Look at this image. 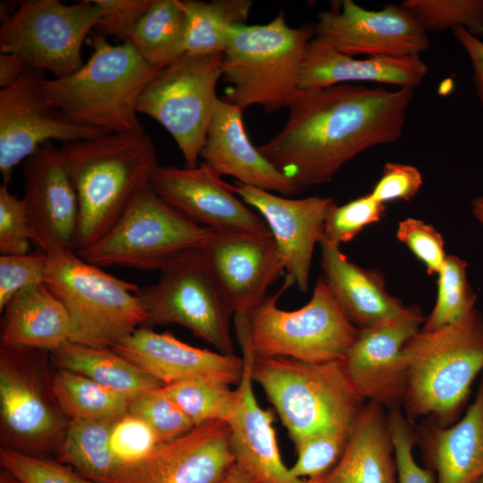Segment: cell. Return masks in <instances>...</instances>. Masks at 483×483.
<instances>
[{
  "label": "cell",
  "mask_w": 483,
  "mask_h": 483,
  "mask_svg": "<svg viewBox=\"0 0 483 483\" xmlns=\"http://www.w3.org/2000/svg\"><path fill=\"white\" fill-rule=\"evenodd\" d=\"M43 71L30 70L12 86L0 89V171L8 184L13 168L41 145L64 144L108 132L65 119L44 97Z\"/></svg>",
  "instance_id": "obj_14"
},
{
  "label": "cell",
  "mask_w": 483,
  "mask_h": 483,
  "mask_svg": "<svg viewBox=\"0 0 483 483\" xmlns=\"http://www.w3.org/2000/svg\"><path fill=\"white\" fill-rule=\"evenodd\" d=\"M156 283L135 295L145 312L141 326L177 324L224 354H234L232 313L225 304L203 249L185 250L166 262Z\"/></svg>",
  "instance_id": "obj_10"
},
{
  "label": "cell",
  "mask_w": 483,
  "mask_h": 483,
  "mask_svg": "<svg viewBox=\"0 0 483 483\" xmlns=\"http://www.w3.org/2000/svg\"><path fill=\"white\" fill-rule=\"evenodd\" d=\"M320 264L323 278L346 318L365 328L402 313L407 307L389 294L384 275L350 261L339 246L323 239Z\"/></svg>",
  "instance_id": "obj_27"
},
{
  "label": "cell",
  "mask_w": 483,
  "mask_h": 483,
  "mask_svg": "<svg viewBox=\"0 0 483 483\" xmlns=\"http://www.w3.org/2000/svg\"><path fill=\"white\" fill-rule=\"evenodd\" d=\"M390 430L394 445L398 483H436L435 473L419 466L413 457L417 445V427L402 409L387 411Z\"/></svg>",
  "instance_id": "obj_43"
},
{
  "label": "cell",
  "mask_w": 483,
  "mask_h": 483,
  "mask_svg": "<svg viewBox=\"0 0 483 483\" xmlns=\"http://www.w3.org/2000/svg\"><path fill=\"white\" fill-rule=\"evenodd\" d=\"M2 311L1 343L52 352L71 340L69 313L44 283L17 292Z\"/></svg>",
  "instance_id": "obj_29"
},
{
  "label": "cell",
  "mask_w": 483,
  "mask_h": 483,
  "mask_svg": "<svg viewBox=\"0 0 483 483\" xmlns=\"http://www.w3.org/2000/svg\"><path fill=\"white\" fill-rule=\"evenodd\" d=\"M203 250L220 295L234 316L249 317L285 272L271 233L214 232Z\"/></svg>",
  "instance_id": "obj_17"
},
{
  "label": "cell",
  "mask_w": 483,
  "mask_h": 483,
  "mask_svg": "<svg viewBox=\"0 0 483 483\" xmlns=\"http://www.w3.org/2000/svg\"><path fill=\"white\" fill-rule=\"evenodd\" d=\"M467 267L464 259L446 255L437 274L436 301L425 320L422 331H435L451 325L475 307L477 295L468 281Z\"/></svg>",
  "instance_id": "obj_36"
},
{
  "label": "cell",
  "mask_w": 483,
  "mask_h": 483,
  "mask_svg": "<svg viewBox=\"0 0 483 483\" xmlns=\"http://www.w3.org/2000/svg\"><path fill=\"white\" fill-rule=\"evenodd\" d=\"M471 213L483 226V197H477L471 201Z\"/></svg>",
  "instance_id": "obj_52"
},
{
  "label": "cell",
  "mask_w": 483,
  "mask_h": 483,
  "mask_svg": "<svg viewBox=\"0 0 483 483\" xmlns=\"http://www.w3.org/2000/svg\"><path fill=\"white\" fill-rule=\"evenodd\" d=\"M293 284L284 285L249 315L248 339L255 357H289L309 362L343 360L359 328L344 316L323 276L309 301L299 309L277 307L279 297Z\"/></svg>",
  "instance_id": "obj_8"
},
{
  "label": "cell",
  "mask_w": 483,
  "mask_h": 483,
  "mask_svg": "<svg viewBox=\"0 0 483 483\" xmlns=\"http://www.w3.org/2000/svg\"><path fill=\"white\" fill-rule=\"evenodd\" d=\"M386 206L370 194L359 197L342 206L334 203L324 224L323 239L339 246L351 242L369 225L377 223L385 216Z\"/></svg>",
  "instance_id": "obj_40"
},
{
  "label": "cell",
  "mask_w": 483,
  "mask_h": 483,
  "mask_svg": "<svg viewBox=\"0 0 483 483\" xmlns=\"http://www.w3.org/2000/svg\"><path fill=\"white\" fill-rule=\"evenodd\" d=\"M51 392L71 420H116L129 412L130 402L79 373L57 369Z\"/></svg>",
  "instance_id": "obj_34"
},
{
  "label": "cell",
  "mask_w": 483,
  "mask_h": 483,
  "mask_svg": "<svg viewBox=\"0 0 483 483\" xmlns=\"http://www.w3.org/2000/svg\"><path fill=\"white\" fill-rule=\"evenodd\" d=\"M313 483H398L394 445L383 406L367 401L339 462Z\"/></svg>",
  "instance_id": "obj_28"
},
{
  "label": "cell",
  "mask_w": 483,
  "mask_h": 483,
  "mask_svg": "<svg viewBox=\"0 0 483 483\" xmlns=\"http://www.w3.org/2000/svg\"><path fill=\"white\" fill-rule=\"evenodd\" d=\"M31 242L23 202L3 183L0 187V253L27 254Z\"/></svg>",
  "instance_id": "obj_46"
},
{
  "label": "cell",
  "mask_w": 483,
  "mask_h": 483,
  "mask_svg": "<svg viewBox=\"0 0 483 483\" xmlns=\"http://www.w3.org/2000/svg\"><path fill=\"white\" fill-rule=\"evenodd\" d=\"M422 183L423 178L417 167L388 162L369 194L382 204L397 199L408 201L419 191Z\"/></svg>",
  "instance_id": "obj_48"
},
{
  "label": "cell",
  "mask_w": 483,
  "mask_h": 483,
  "mask_svg": "<svg viewBox=\"0 0 483 483\" xmlns=\"http://www.w3.org/2000/svg\"><path fill=\"white\" fill-rule=\"evenodd\" d=\"M165 385L185 379H206L239 385L242 357L189 345L171 333L140 326L112 348Z\"/></svg>",
  "instance_id": "obj_22"
},
{
  "label": "cell",
  "mask_w": 483,
  "mask_h": 483,
  "mask_svg": "<svg viewBox=\"0 0 483 483\" xmlns=\"http://www.w3.org/2000/svg\"><path fill=\"white\" fill-rule=\"evenodd\" d=\"M217 483H258L235 462Z\"/></svg>",
  "instance_id": "obj_51"
},
{
  "label": "cell",
  "mask_w": 483,
  "mask_h": 483,
  "mask_svg": "<svg viewBox=\"0 0 483 483\" xmlns=\"http://www.w3.org/2000/svg\"><path fill=\"white\" fill-rule=\"evenodd\" d=\"M229 436L226 421L205 422L120 468L110 483H217L234 463Z\"/></svg>",
  "instance_id": "obj_19"
},
{
  "label": "cell",
  "mask_w": 483,
  "mask_h": 483,
  "mask_svg": "<svg viewBox=\"0 0 483 483\" xmlns=\"http://www.w3.org/2000/svg\"><path fill=\"white\" fill-rule=\"evenodd\" d=\"M352 430L321 432L293 441L297 460L289 468L291 474L298 479L307 477L309 483L321 479L339 462Z\"/></svg>",
  "instance_id": "obj_38"
},
{
  "label": "cell",
  "mask_w": 483,
  "mask_h": 483,
  "mask_svg": "<svg viewBox=\"0 0 483 483\" xmlns=\"http://www.w3.org/2000/svg\"><path fill=\"white\" fill-rule=\"evenodd\" d=\"M60 154L77 194L74 250L102 237L157 168L156 146L143 130L63 144Z\"/></svg>",
  "instance_id": "obj_2"
},
{
  "label": "cell",
  "mask_w": 483,
  "mask_h": 483,
  "mask_svg": "<svg viewBox=\"0 0 483 483\" xmlns=\"http://www.w3.org/2000/svg\"><path fill=\"white\" fill-rule=\"evenodd\" d=\"M453 34L470 60L475 85L483 105V41L462 27L454 28Z\"/></svg>",
  "instance_id": "obj_49"
},
{
  "label": "cell",
  "mask_w": 483,
  "mask_h": 483,
  "mask_svg": "<svg viewBox=\"0 0 483 483\" xmlns=\"http://www.w3.org/2000/svg\"><path fill=\"white\" fill-rule=\"evenodd\" d=\"M213 233L169 205L149 184L102 237L75 252L99 267L159 270L185 250L204 249Z\"/></svg>",
  "instance_id": "obj_9"
},
{
  "label": "cell",
  "mask_w": 483,
  "mask_h": 483,
  "mask_svg": "<svg viewBox=\"0 0 483 483\" xmlns=\"http://www.w3.org/2000/svg\"><path fill=\"white\" fill-rule=\"evenodd\" d=\"M185 13L184 53L223 54L232 28L246 24L250 0H182Z\"/></svg>",
  "instance_id": "obj_31"
},
{
  "label": "cell",
  "mask_w": 483,
  "mask_h": 483,
  "mask_svg": "<svg viewBox=\"0 0 483 483\" xmlns=\"http://www.w3.org/2000/svg\"><path fill=\"white\" fill-rule=\"evenodd\" d=\"M427 72L428 67L419 55L357 59L312 39L302 63L299 88L315 89L352 82H378L414 89Z\"/></svg>",
  "instance_id": "obj_26"
},
{
  "label": "cell",
  "mask_w": 483,
  "mask_h": 483,
  "mask_svg": "<svg viewBox=\"0 0 483 483\" xmlns=\"http://www.w3.org/2000/svg\"><path fill=\"white\" fill-rule=\"evenodd\" d=\"M162 387L131 401L129 412L144 420L156 433L159 441L165 443L183 436L195 426Z\"/></svg>",
  "instance_id": "obj_39"
},
{
  "label": "cell",
  "mask_w": 483,
  "mask_h": 483,
  "mask_svg": "<svg viewBox=\"0 0 483 483\" xmlns=\"http://www.w3.org/2000/svg\"><path fill=\"white\" fill-rule=\"evenodd\" d=\"M242 110L219 97L215 106L200 157L216 174L284 197L301 191L252 145L244 127Z\"/></svg>",
  "instance_id": "obj_24"
},
{
  "label": "cell",
  "mask_w": 483,
  "mask_h": 483,
  "mask_svg": "<svg viewBox=\"0 0 483 483\" xmlns=\"http://www.w3.org/2000/svg\"><path fill=\"white\" fill-rule=\"evenodd\" d=\"M57 369L83 375L115 392L130 402L165 384L111 348H95L67 342L51 352Z\"/></svg>",
  "instance_id": "obj_30"
},
{
  "label": "cell",
  "mask_w": 483,
  "mask_h": 483,
  "mask_svg": "<svg viewBox=\"0 0 483 483\" xmlns=\"http://www.w3.org/2000/svg\"><path fill=\"white\" fill-rule=\"evenodd\" d=\"M100 18L94 0L65 4L57 0H26L1 19V53L21 56L30 69L47 70L55 79L83 64L81 48Z\"/></svg>",
  "instance_id": "obj_12"
},
{
  "label": "cell",
  "mask_w": 483,
  "mask_h": 483,
  "mask_svg": "<svg viewBox=\"0 0 483 483\" xmlns=\"http://www.w3.org/2000/svg\"><path fill=\"white\" fill-rule=\"evenodd\" d=\"M425 468L436 483H474L483 476V376L473 402L453 424L442 427L425 421L417 427Z\"/></svg>",
  "instance_id": "obj_25"
},
{
  "label": "cell",
  "mask_w": 483,
  "mask_h": 483,
  "mask_svg": "<svg viewBox=\"0 0 483 483\" xmlns=\"http://www.w3.org/2000/svg\"><path fill=\"white\" fill-rule=\"evenodd\" d=\"M318 19L313 39L350 56L419 55L429 47L427 31L401 4L374 11L334 1Z\"/></svg>",
  "instance_id": "obj_13"
},
{
  "label": "cell",
  "mask_w": 483,
  "mask_h": 483,
  "mask_svg": "<svg viewBox=\"0 0 483 483\" xmlns=\"http://www.w3.org/2000/svg\"><path fill=\"white\" fill-rule=\"evenodd\" d=\"M0 483H21V482L17 480L12 474L4 470V473H3L1 476Z\"/></svg>",
  "instance_id": "obj_53"
},
{
  "label": "cell",
  "mask_w": 483,
  "mask_h": 483,
  "mask_svg": "<svg viewBox=\"0 0 483 483\" xmlns=\"http://www.w3.org/2000/svg\"><path fill=\"white\" fill-rule=\"evenodd\" d=\"M401 5L426 31L462 27L483 36V0H405Z\"/></svg>",
  "instance_id": "obj_37"
},
{
  "label": "cell",
  "mask_w": 483,
  "mask_h": 483,
  "mask_svg": "<svg viewBox=\"0 0 483 483\" xmlns=\"http://www.w3.org/2000/svg\"><path fill=\"white\" fill-rule=\"evenodd\" d=\"M413 97L353 83L300 89L283 128L258 149L301 191L325 184L360 153L398 140Z\"/></svg>",
  "instance_id": "obj_1"
},
{
  "label": "cell",
  "mask_w": 483,
  "mask_h": 483,
  "mask_svg": "<svg viewBox=\"0 0 483 483\" xmlns=\"http://www.w3.org/2000/svg\"><path fill=\"white\" fill-rule=\"evenodd\" d=\"M114 421L71 420L57 461L95 483H110L120 469L110 445Z\"/></svg>",
  "instance_id": "obj_33"
},
{
  "label": "cell",
  "mask_w": 483,
  "mask_h": 483,
  "mask_svg": "<svg viewBox=\"0 0 483 483\" xmlns=\"http://www.w3.org/2000/svg\"><path fill=\"white\" fill-rule=\"evenodd\" d=\"M2 467L21 483H95L71 467L11 447L0 451Z\"/></svg>",
  "instance_id": "obj_41"
},
{
  "label": "cell",
  "mask_w": 483,
  "mask_h": 483,
  "mask_svg": "<svg viewBox=\"0 0 483 483\" xmlns=\"http://www.w3.org/2000/svg\"><path fill=\"white\" fill-rule=\"evenodd\" d=\"M231 187L264 219L283 258L287 275L301 292H306L312 254L323 237L326 214L335 203L333 199L319 196L290 199L238 182Z\"/></svg>",
  "instance_id": "obj_20"
},
{
  "label": "cell",
  "mask_w": 483,
  "mask_h": 483,
  "mask_svg": "<svg viewBox=\"0 0 483 483\" xmlns=\"http://www.w3.org/2000/svg\"><path fill=\"white\" fill-rule=\"evenodd\" d=\"M31 70L19 55L9 53L0 54V87L5 89L19 80Z\"/></svg>",
  "instance_id": "obj_50"
},
{
  "label": "cell",
  "mask_w": 483,
  "mask_h": 483,
  "mask_svg": "<svg viewBox=\"0 0 483 483\" xmlns=\"http://www.w3.org/2000/svg\"><path fill=\"white\" fill-rule=\"evenodd\" d=\"M223 54L184 53L148 83L138 112L157 121L172 135L187 167L198 165L207 130L219 98Z\"/></svg>",
  "instance_id": "obj_11"
},
{
  "label": "cell",
  "mask_w": 483,
  "mask_h": 483,
  "mask_svg": "<svg viewBox=\"0 0 483 483\" xmlns=\"http://www.w3.org/2000/svg\"><path fill=\"white\" fill-rule=\"evenodd\" d=\"M162 388L195 427L210 420L227 422L238 402L237 389L232 390L227 384L211 380L185 379Z\"/></svg>",
  "instance_id": "obj_35"
},
{
  "label": "cell",
  "mask_w": 483,
  "mask_h": 483,
  "mask_svg": "<svg viewBox=\"0 0 483 483\" xmlns=\"http://www.w3.org/2000/svg\"><path fill=\"white\" fill-rule=\"evenodd\" d=\"M425 320L421 309L411 305L394 317L359 329L343 361L366 401L378 403L386 411L402 409V350L421 331Z\"/></svg>",
  "instance_id": "obj_15"
},
{
  "label": "cell",
  "mask_w": 483,
  "mask_h": 483,
  "mask_svg": "<svg viewBox=\"0 0 483 483\" xmlns=\"http://www.w3.org/2000/svg\"><path fill=\"white\" fill-rule=\"evenodd\" d=\"M23 202L31 241L42 252L73 250L80 208L76 191L53 141L41 145L23 165Z\"/></svg>",
  "instance_id": "obj_18"
},
{
  "label": "cell",
  "mask_w": 483,
  "mask_h": 483,
  "mask_svg": "<svg viewBox=\"0 0 483 483\" xmlns=\"http://www.w3.org/2000/svg\"><path fill=\"white\" fill-rule=\"evenodd\" d=\"M150 186L169 205L216 233H271L264 219L204 162L157 166Z\"/></svg>",
  "instance_id": "obj_16"
},
{
  "label": "cell",
  "mask_w": 483,
  "mask_h": 483,
  "mask_svg": "<svg viewBox=\"0 0 483 483\" xmlns=\"http://www.w3.org/2000/svg\"><path fill=\"white\" fill-rule=\"evenodd\" d=\"M93 52L74 73L44 79L46 99L68 121L108 133L143 130L138 104L148 83L158 72L130 41L112 45L90 37Z\"/></svg>",
  "instance_id": "obj_4"
},
{
  "label": "cell",
  "mask_w": 483,
  "mask_h": 483,
  "mask_svg": "<svg viewBox=\"0 0 483 483\" xmlns=\"http://www.w3.org/2000/svg\"><path fill=\"white\" fill-rule=\"evenodd\" d=\"M403 413L447 427L463 412L483 370V316L474 307L441 329L420 331L403 348Z\"/></svg>",
  "instance_id": "obj_3"
},
{
  "label": "cell",
  "mask_w": 483,
  "mask_h": 483,
  "mask_svg": "<svg viewBox=\"0 0 483 483\" xmlns=\"http://www.w3.org/2000/svg\"><path fill=\"white\" fill-rule=\"evenodd\" d=\"M396 237L426 266L428 275L438 274L446 254L444 239L434 226L419 219L406 218L399 223Z\"/></svg>",
  "instance_id": "obj_45"
},
{
  "label": "cell",
  "mask_w": 483,
  "mask_h": 483,
  "mask_svg": "<svg viewBox=\"0 0 483 483\" xmlns=\"http://www.w3.org/2000/svg\"><path fill=\"white\" fill-rule=\"evenodd\" d=\"M184 37L182 0H152L126 40L146 62L162 69L184 54Z\"/></svg>",
  "instance_id": "obj_32"
},
{
  "label": "cell",
  "mask_w": 483,
  "mask_h": 483,
  "mask_svg": "<svg viewBox=\"0 0 483 483\" xmlns=\"http://www.w3.org/2000/svg\"><path fill=\"white\" fill-rule=\"evenodd\" d=\"M100 9V18L92 36L106 38L119 37L124 41L144 14L152 0H94Z\"/></svg>",
  "instance_id": "obj_47"
},
{
  "label": "cell",
  "mask_w": 483,
  "mask_h": 483,
  "mask_svg": "<svg viewBox=\"0 0 483 483\" xmlns=\"http://www.w3.org/2000/svg\"><path fill=\"white\" fill-rule=\"evenodd\" d=\"M37 349L1 343L0 405L3 428L19 449L49 445L63 428L62 419L33 370Z\"/></svg>",
  "instance_id": "obj_21"
},
{
  "label": "cell",
  "mask_w": 483,
  "mask_h": 483,
  "mask_svg": "<svg viewBox=\"0 0 483 483\" xmlns=\"http://www.w3.org/2000/svg\"><path fill=\"white\" fill-rule=\"evenodd\" d=\"M47 255L44 284L69 313L70 342L112 348L143 325L145 312L135 295L139 286L86 262L73 250Z\"/></svg>",
  "instance_id": "obj_7"
},
{
  "label": "cell",
  "mask_w": 483,
  "mask_h": 483,
  "mask_svg": "<svg viewBox=\"0 0 483 483\" xmlns=\"http://www.w3.org/2000/svg\"><path fill=\"white\" fill-rule=\"evenodd\" d=\"M160 444L152 428L130 412L116 419L112 426L110 445L120 468L144 459Z\"/></svg>",
  "instance_id": "obj_42"
},
{
  "label": "cell",
  "mask_w": 483,
  "mask_h": 483,
  "mask_svg": "<svg viewBox=\"0 0 483 483\" xmlns=\"http://www.w3.org/2000/svg\"><path fill=\"white\" fill-rule=\"evenodd\" d=\"M251 375L292 442L312 434L352 429L367 402L343 360L309 362L281 356L255 357Z\"/></svg>",
  "instance_id": "obj_6"
},
{
  "label": "cell",
  "mask_w": 483,
  "mask_h": 483,
  "mask_svg": "<svg viewBox=\"0 0 483 483\" xmlns=\"http://www.w3.org/2000/svg\"><path fill=\"white\" fill-rule=\"evenodd\" d=\"M315 25L290 27L280 12L266 24L232 28L223 53L221 97L244 111L258 106L267 113L288 107L300 90V75Z\"/></svg>",
  "instance_id": "obj_5"
},
{
  "label": "cell",
  "mask_w": 483,
  "mask_h": 483,
  "mask_svg": "<svg viewBox=\"0 0 483 483\" xmlns=\"http://www.w3.org/2000/svg\"><path fill=\"white\" fill-rule=\"evenodd\" d=\"M48 255L45 252L0 256V310L17 292L45 281Z\"/></svg>",
  "instance_id": "obj_44"
},
{
  "label": "cell",
  "mask_w": 483,
  "mask_h": 483,
  "mask_svg": "<svg viewBox=\"0 0 483 483\" xmlns=\"http://www.w3.org/2000/svg\"><path fill=\"white\" fill-rule=\"evenodd\" d=\"M242 352L243 373L237 386L238 402L227 421L229 444L234 462L258 483H307L293 477L281 459L271 411L258 403L252 388L255 355L247 335L238 337Z\"/></svg>",
  "instance_id": "obj_23"
},
{
  "label": "cell",
  "mask_w": 483,
  "mask_h": 483,
  "mask_svg": "<svg viewBox=\"0 0 483 483\" xmlns=\"http://www.w3.org/2000/svg\"><path fill=\"white\" fill-rule=\"evenodd\" d=\"M474 483H483V476L476 480Z\"/></svg>",
  "instance_id": "obj_54"
}]
</instances>
